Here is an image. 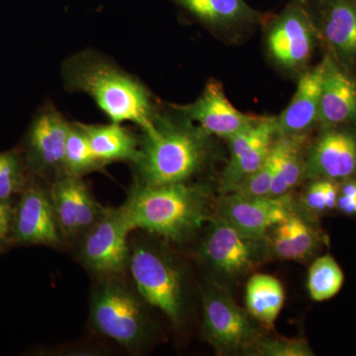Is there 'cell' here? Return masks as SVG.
<instances>
[{"label": "cell", "mask_w": 356, "mask_h": 356, "mask_svg": "<svg viewBox=\"0 0 356 356\" xmlns=\"http://www.w3.org/2000/svg\"><path fill=\"white\" fill-rule=\"evenodd\" d=\"M355 1H356V0H355Z\"/></svg>", "instance_id": "cell-33"}, {"label": "cell", "mask_w": 356, "mask_h": 356, "mask_svg": "<svg viewBox=\"0 0 356 356\" xmlns=\"http://www.w3.org/2000/svg\"><path fill=\"white\" fill-rule=\"evenodd\" d=\"M217 214L248 236L267 238L269 231L295 212L290 193L270 196L222 194L217 202Z\"/></svg>", "instance_id": "cell-11"}, {"label": "cell", "mask_w": 356, "mask_h": 356, "mask_svg": "<svg viewBox=\"0 0 356 356\" xmlns=\"http://www.w3.org/2000/svg\"><path fill=\"white\" fill-rule=\"evenodd\" d=\"M91 149L102 165L113 163H130L138 158L140 135L125 127L123 124L102 125L81 123Z\"/></svg>", "instance_id": "cell-20"}, {"label": "cell", "mask_w": 356, "mask_h": 356, "mask_svg": "<svg viewBox=\"0 0 356 356\" xmlns=\"http://www.w3.org/2000/svg\"><path fill=\"white\" fill-rule=\"evenodd\" d=\"M313 16L318 32L343 64L356 63L355 0H303Z\"/></svg>", "instance_id": "cell-16"}, {"label": "cell", "mask_w": 356, "mask_h": 356, "mask_svg": "<svg viewBox=\"0 0 356 356\" xmlns=\"http://www.w3.org/2000/svg\"><path fill=\"white\" fill-rule=\"evenodd\" d=\"M284 288L277 278L267 274H254L245 287V305L250 317L266 327H273L283 306Z\"/></svg>", "instance_id": "cell-23"}, {"label": "cell", "mask_w": 356, "mask_h": 356, "mask_svg": "<svg viewBox=\"0 0 356 356\" xmlns=\"http://www.w3.org/2000/svg\"><path fill=\"white\" fill-rule=\"evenodd\" d=\"M254 356H312L308 341L301 337H261L245 353Z\"/></svg>", "instance_id": "cell-28"}, {"label": "cell", "mask_w": 356, "mask_h": 356, "mask_svg": "<svg viewBox=\"0 0 356 356\" xmlns=\"http://www.w3.org/2000/svg\"><path fill=\"white\" fill-rule=\"evenodd\" d=\"M180 14L222 38L236 39L254 29L264 15L245 0H168Z\"/></svg>", "instance_id": "cell-13"}, {"label": "cell", "mask_w": 356, "mask_h": 356, "mask_svg": "<svg viewBox=\"0 0 356 356\" xmlns=\"http://www.w3.org/2000/svg\"><path fill=\"white\" fill-rule=\"evenodd\" d=\"M266 46L269 58L288 72L306 70L315 51L317 26L303 0H292L269 20Z\"/></svg>", "instance_id": "cell-7"}, {"label": "cell", "mask_w": 356, "mask_h": 356, "mask_svg": "<svg viewBox=\"0 0 356 356\" xmlns=\"http://www.w3.org/2000/svg\"><path fill=\"white\" fill-rule=\"evenodd\" d=\"M128 270L147 305L163 312L173 325H179L185 311L182 271L172 257L147 241L130 243Z\"/></svg>", "instance_id": "cell-5"}, {"label": "cell", "mask_w": 356, "mask_h": 356, "mask_svg": "<svg viewBox=\"0 0 356 356\" xmlns=\"http://www.w3.org/2000/svg\"><path fill=\"white\" fill-rule=\"evenodd\" d=\"M276 138V130L269 131L250 145L240 156L229 159L222 173L221 191L222 194L229 193L243 180L261 168L270 153Z\"/></svg>", "instance_id": "cell-24"}, {"label": "cell", "mask_w": 356, "mask_h": 356, "mask_svg": "<svg viewBox=\"0 0 356 356\" xmlns=\"http://www.w3.org/2000/svg\"><path fill=\"white\" fill-rule=\"evenodd\" d=\"M178 106L211 136L226 140L257 118L235 108L227 97L222 83L216 79L206 83L195 102Z\"/></svg>", "instance_id": "cell-17"}, {"label": "cell", "mask_w": 356, "mask_h": 356, "mask_svg": "<svg viewBox=\"0 0 356 356\" xmlns=\"http://www.w3.org/2000/svg\"><path fill=\"white\" fill-rule=\"evenodd\" d=\"M275 172V156L273 147L270 153L259 170H255L250 177L243 180L229 193H236L243 196H268Z\"/></svg>", "instance_id": "cell-30"}, {"label": "cell", "mask_w": 356, "mask_h": 356, "mask_svg": "<svg viewBox=\"0 0 356 356\" xmlns=\"http://www.w3.org/2000/svg\"><path fill=\"white\" fill-rule=\"evenodd\" d=\"M325 58L318 123L323 129L356 123V84L334 58Z\"/></svg>", "instance_id": "cell-19"}, {"label": "cell", "mask_w": 356, "mask_h": 356, "mask_svg": "<svg viewBox=\"0 0 356 356\" xmlns=\"http://www.w3.org/2000/svg\"><path fill=\"white\" fill-rule=\"evenodd\" d=\"M32 178L21 151L0 153V200H10L16 194L22 193Z\"/></svg>", "instance_id": "cell-27"}, {"label": "cell", "mask_w": 356, "mask_h": 356, "mask_svg": "<svg viewBox=\"0 0 356 356\" xmlns=\"http://www.w3.org/2000/svg\"><path fill=\"white\" fill-rule=\"evenodd\" d=\"M14 208L9 200H0V241L13 232Z\"/></svg>", "instance_id": "cell-32"}, {"label": "cell", "mask_w": 356, "mask_h": 356, "mask_svg": "<svg viewBox=\"0 0 356 356\" xmlns=\"http://www.w3.org/2000/svg\"><path fill=\"white\" fill-rule=\"evenodd\" d=\"M343 281V269L331 254H325L309 268L307 288L314 301H327L341 291Z\"/></svg>", "instance_id": "cell-26"}, {"label": "cell", "mask_w": 356, "mask_h": 356, "mask_svg": "<svg viewBox=\"0 0 356 356\" xmlns=\"http://www.w3.org/2000/svg\"><path fill=\"white\" fill-rule=\"evenodd\" d=\"M271 229L270 236L267 235L268 252L282 261H304L321 243L317 229L296 211Z\"/></svg>", "instance_id": "cell-21"}, {"label": "cell", "mask_w": 356, "mask_h": 356, "mask_svg": "<svg viewBox=\"0 0 356 356\" xmlns=\"http://www.w3.org/2000/svg\"><path fill=\"white\" fill-rule=\"evenodd\" d=\"M138 158L132 163L135 184L163 185L189 181L212 154L213 136L178 105L159 104L153 128L140 132Z\"/></svg>", "instance_id": "cell-1"}, {"label": "cell", "mask_w": 356, "mask_h": 356, "mask_svg": "<svg viewBox=\"0 0 356 356\" xmlns=\"http://www.w3.org/2000/svg\"><path fill=\"white\" fill-rule=\"evenodd\" d=\"M336 208L346 216H356V179L355 177L344 179L343 184H339Z\"/></svg>", "instance_id": "cell-31"}, {"label": "cell", "mask_w": 356, "mask_h": 356, "mask_svg": "<svg viewBox=\"0 0 356 356\" xmlns=\"http://www.w3.org/2000/svg\"><path fill=\"white\" fill-rule=\"evenodd\" d=\"M14 208L13 232L14 240L29 245L58 247L63 242L55 216L49 187L35 179L20 194Z\"/></svg>", "instance_id": "cell-15"}, {"label": "cell", "mask_w": 356, "mask_h": 356, "mask_svg": "<svg viewBox=\"0 0 356 356\" xmlns=\"http://www.w3.org/2000/svg\"><path fill=\"white\" fill-rule=\"evenodd\" d=\"M123 206L136 229L184 243L209 218V192L191 180L154 186L134 184Z\"/></svg>", "instance_id": "cell-3"}, {"label": "cell", "mask_w": 356, "mask_h": 356, "mask_svg": "<svg viewBox=\"0 0 356 356\" xmlns=\"http://www.w3.org/2000/svg\"><path fill=\"white\" fill-rule=\"evenodd\" d=\"M202 325L206 339L222 355H245L261 337L248 313L221 287L203 292Z\"/></svg>", "instance_id": "cell-9"}, {"label": "cell", "mask_w": 356, "mask_h": 356, "mask_svg": "<svg viewBox=\"0 0 356 356\" xmlns=\"http://www.w3.org/2000/svg\"><path fill=\"white\" fill-rule=\"evenodd\" d=\"M135 229L123 205L103 208L97 221L79 238V261L97 277L123 275L130 254L129 236Z\"/></svg>", "instance_id": "cell-6"}, {"label": "cell", "mask_w": 356, "mask_h": 356, "mask_svg": "<svg viewBox=\"0 0 356 356\" xmlns=\"http://www.w3.org/2000/svg\"><path fill=\"white\" fill-rule=\"evenodd\" d=\"M105 166L98 161L91 149L81 122H70L64 158V175L83 177L102 172Z\"/></svg>", "instance_id": "cell-25"}, {"label": "cell", "mask_w": 356, "mask_h": 356, "mask_svg": "<svg viewBox=\"0 0 356 356\" xmlns=\"http://www.w3.org/2000/svg\"><path fill=\"white\" fill-rule=\"evenodd\" d=\"M70 122L50 102L33 117L24 138L22 153L33 178L51 182L64 175L65 143Z\"/></svg>", "instance_id": "cell-10"}, {"label": "cell", "mask_w": 356, "mask_h": 356, "mask_svg": "<svg viewBox=\"0 0 356 356\" xmlns=\"http://www.w3.org/2000/svg\"><path fill=\"white\" fill-rule=\"evenodd\" d=\"M325 58L320 64L302 72L291 102L276 117V136L308 135L318 124Z\"/></svg>", "instance_id": "cell-18"}, {"label": "cell", "mask_w": 356, "mask_h": 356, "mask_svg": "<svg viewBox=\"0 0 356 356\" xmlns=\"http://www.w3.org/2000/svg\"><path fill=\"white\" fill-rule=\"evenodd\" d=\"M339 186L337 180L318 178L312 180L303 195L304 207L314 214H324L337 206Z\"/></svg>", "instance_id": "cell-29"}, {"label": "cell", "mask_w": 356, "mask_h": 356, "mask_svg": "<svg viewBox=\"0 0 356 356\" xmlns=\"http://www.w3.org/2000/svg\"><path fill=\"white\" fill-rule=\"evenodd\" d=\"M307 135L276 136L273 147L275 172L268 196L285 195L305 179Z\"/></svg>", "instance_id": "cell-22"}, {"label": "cell", "mask_w": 356, "mask_h": 356, "mask_svg": "<svg viewBox=\"0 0 356 356\" xmlns=\"http://www.w3.org/2000/svg\"><path fill=\"white\" fill-rule=\"evenodd\" d=\"M356 177V129H323L306 154L305 179L344 180Z\"/></svg>", "instance_id": "cell-14"}, {"label": "cell", "mask_w": 356, "mask_h": 356, "mask_svg": "<svg viewBox=\"0 0 356 356\" xmlns=\"http://www.w3.org/2000/svg\"><path fill=\"white\" fill-rule=\"evenodd\" d=\"M98 278L89 314L93 330L126 350H140L152 332L146 301L123 275Z\"/></svg>", "instance_id": "cell-4"}, {"label": "cell", "mask_w": 356, "mask_h": 356, "mask_svg": "<svg viewBox=\"0 0 356 356\" xmlns=\"http://www.w3.org/2000/svg\"><path fill=\"white\" fill-rule=\"evenodd\" d=\"M60 74L67 91L92 98L112 123L130 122L140 132L153 128L159 103L140 79L104 54L76 51L63 62Z\"/></svg>", "instance_id": "cell-2"}, {"label": "cell", "mask_w": 356, "mask_h": 356, "mask_svg": "<svg viewBox=\"0 0 356 356\" xmlns=\"http://www.w3.org/2000/svg\"><path fill=\"white\" fill-rule=\"evenodd\" d=\"M268 252L267 238L248 236L225 218L211 220L199 257L215 273L238 278L254 270Z\"/></svg>", "instance_id": "cell-8"}, {"label": "cell", "mask_w": 356, "mask_h": 356, "mask_svg": "<svg viewBox=\"0 0 356 356\" xmlns=\"http://www.w3.org/2000/svg\"><path fill=\"white\" fill-rule=\"evenodd\" d=\"M49 191L63 240L79 241L103 211L83 177L62 175L50 182Z\"/></svg>", "instance_id": "cell-12"}]
</instances>
